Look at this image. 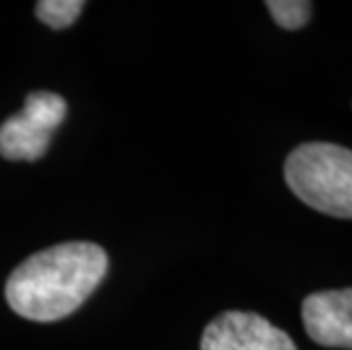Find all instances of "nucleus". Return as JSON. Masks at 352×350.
Wrapping results in <instances>:
<instances>
[{
  "instance_id": "f257e3e1",
  "label": "nucleus",
  "mask_w": 352,
  "mask_h": 350,
  "mask_svg": "<svg viewBox=\"0 0 352 350\" xmlns=\"http://www.w3.org/2000/svg\"><path fill=\"white\" fill-rule=\"evenodd\" d=\"M107 269V252L98 243L66 241L50 245L10 273L5 285L7 305L28 321H62L98 289Z\"/></svg>"
},
{
  "instance_id": "f03ea898",
  "label": "nucleus",
  "mask_w": 352,
  "mask_h": 350,
  "mask_svg": "<svg viewBox=\"0 0 352 350\" xmlns=\"http://www.w3.org/2000/svg\"><path fill=\"white\" fill-rule=\"evenodd\" d=\"M284 180L307 207L352 219V151L329 141H307L289 153Z\"/></svg>"
},
{
  "instance_id": "7ed1b4c3",
  "label": "nucleus",
  "mask_w": 352,
  "mask_h": 350,
  "mask_svg": "<svg viewBox=\"0 0 352 350\" xmlns=\"http://www.w3.org/2000/svg\"><path fill=\"white\" fill-rule=\"evenodd\" d=\"M200 350H298L287 332L252 311H223L202 332Z\"/></svg>"
},
{
  "instance_id": "20e7f679",
  "label": "nucleus",
  "mask_w": 352,
  "mask_h": 350,
  "mask_svg": "<svg viewBox=\"0 0 352 350\" xmlns=\"http://www.w3.org/2000/svg\"><path fill=\"white\" fill-rule=\"evenodd\" d=\"M302 323L318 346L352 350V287L309 294L302 300Z\"/></svg>"
},
{
  "instance_id": "39448f33",
  "label": "nucleus",
  "mask_w": 352,
  "mask_h": 350,
  "mask_svg": "<svg viewBox=\"0 0 352 350\" xmlns=\"http://www.w3.org/2000/svg\"><path fill=\"white\" fill-rule=\"evenodd\" d=\"M50 139L52 135L36 128L19 111L0 125V155L10 162H34L46 155Z\"/></svg>"
},
{
  "instance_id": "423d86ee",
  "label": "nucleus",
  "mask_w": 352,
  "mask_h": 350,
  "mask_svg": "<svg viewBox=\"0 0 352 350\" xmlns=\"http://www.w3.org/2000/svg\"><path fill=\"white\" fill-rule=\"evenodd\" d=\"M66 111H69V107H66V100L59 94L32 91V94H28L21 114H23L28 121H32L36 128H41L43 132L52 135L66 118Z\"/></svg>"
},
{
  "instance_id": "0eeeda50",
  "label": "nucleus",
  "mask_w": 352,
  "mask_h": 350,
  "mask_svg": "<svg viewBox=\"0 0 352 350\" xmlns=\"http://www.w3.org/2000/svg\"><path fill=\"white\" fill-rule=\"evenodd\" d=\"M85 10L82 0H41L34 5V12L39 21L55 30H64L76 23V19Z\"/></svg>"
},
{
  "instance_id": "6e6552de",
  "label": "nucleus",
  "mask_w": 352,
  "mask_h": 350,
  "mask_svg": "<svg viewBox=\"0 0 352 350\" xmlns=\"http://www.w3.org/2000/svg\"><path fill=\"white\" fill-rule=\"evenodd\" d=\"M266 10L271 12L273 21L284 30H300L311 19L314 5L307 0H268Z\"/></svg>"
}]
</instances>
